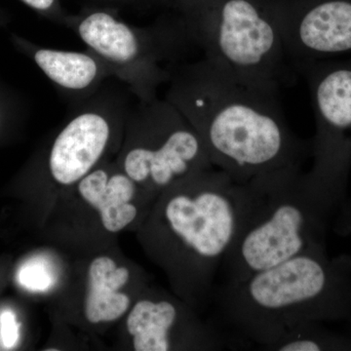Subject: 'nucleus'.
Segmentation results:
<instances>
[{
  "instance_id": "4468645a",
  "label": "nucleus",
  "mask_w": 351,
  "mask_h": 351,
  "mask_svg": "<svg viewBox=\"0 0 351 351\" xmlns=\"http://www.w3.org/2000/svg\"><path fill=\"white\" fill-rule=\"evenodd\" d=\"M18 282L32 292H45L55 284L54 270L47 261L34 258L23 263L17 274Z\"/></svg>"
},
{
  "instance_id": "9d476101",
  "label": "nucleus",
  "mask_w": 351,
  "mask_h": 351,
  "mask_svg": "<svg viewBox=\"0 0 351 351\" xmlns=\"http://www.w3.org/2000/svg\"><path fill=\"white\" fill-rule=\"evenodd\" d=\"M12 43L55 86L73 98L87 100L104 80L112 77L105 62L90 50L80 52L43 47L17 34H12Z\"/></svg>"
},
{
  "instance_id": "f03ea898",
  "label": "nucleus",
  "mask_w": 351,
  "mask_h": 351,
  "mask_svg": "<svg viewBox=\"0 0 351 351\" xmlns=\"http://www.w3.org/2000/svg\"><path fill=\"white\" fill-rule=\"evenodd\" d=\"M253 202L250 182L241 184L211 168L161 193L154 217L158 257L189 301L206 302L226 254Z\"/></svg>"
},
{
  "instance_id": "dca6fc26",
  "label": "nucleus",
  "mask_w": 351,
  "mask_h": 351,
  "mask_svg": "<svg viewBox=\"0 0 351 351\" xmlns=\"http://www.w3.org/2000/svg\"><path fill=\"white\" fill-rule=\"evenodd\" d=\"M27 6L38 11V12L48 14L55 12V7H56V0H21Z\"/></svg>"
},
{
  "instance_id": "f8f14e48",
  "label": "nucleus",
  "mask_w": 351,
  "mask_h": 351,
  "mask_svg": "<svg viewBox=\"0 0 351 351\" xmlns=\"http://www.w3.org/2000/svg\"><path fill=\"white\" fill-rule=\"evenodd\" d=\"M181 307L168 299L142 300L134 306L127 329L133 336L136 351H167L174 348L176 337L184 325L200 324L197 320L182 323Z\"/></svg>"
},
{
  "instance_id": "f3484780",
  "label": "nucleus",
  "mask_w": 351,
  "mask_h": 351,
  "mask_svg": "<svg viewBox=\"0 0 351 351\" xmlns=\"http://www.w3.org/2000/svg\"><path fill=\"white\" fill-rule=\"evenodd\" d=\"M11 113H15L13 101L0 92V128Z\"/></svg>"
},
{
  "instance_id": "39448f33",
  "label": "nucleus",
  "mask_w": 351,
  "mask_h": 351,
  "mask_svg": "<svg viewBox=\"0 0 351 351\" xmlns=\"http://www.w3.org/2000/svg\"><path fill=\"white\" fill-rule=\"evenodd\" d=\"M64 24L105 62L112 77L128 85L138 101L158 98L159 88L170 82L179 66L182 50L193 44L181 19L140 29L105 11H93Z\"/></svg>"
},
{
  "instance_id": "0eeeda50",
  "label": "nucleus",
  "mask_w": 351,
  "mask_h": 351,
  "mask_svg": "<svg viewBox=\"0 0 351 351\" xmlns=\"http://www.w3.org/2000/svg\"><path fill=\"white\" fill-rule=\"evenodd\" d=\"M304 78L315 117V165L309 181L320 182L343 172L351 152V57L291 62Z\"/></svg>"
},
{
  "instance_id": "f257e3e1",
  "label": "nucleus",
  "mask_w": 351,
  "mask_h": 351,
  "mask_svg": "<svg viewBox=\"0 0 351 351\" xmlns=\"http://www.w3.org/2000/svg\"><path fill=\"white\" fill-rule=\"evenodd\" d=\"M166 100L197 132L215 168L248 184L301 168L306 145L288 125L278 96L240 82L205 58L178 66Z\"/></svg>"
},
{
  "instance_id": "6e6552de",
  "label": "nucleus",
  "mask_w": 351,
  "mask_h": 351,
  "mask_svg": "<svg viewBox=\"0 0 351 351\" xmlns=\"http://www.w3.org/2000/svg\"><path fill=\"white\" fill-rule=\"evenodd\" d=\"M128 112L115 96L94 94L85 100L51 145L47 170L53 181L71 186L96 168L124 130Z\"/></svg>"
},
{
  "instance_id": "9b49d317",
  "label": "nucleus",
  "mask_w": 351,
  "mask_h": 351,
  "mask_svg": "<svg viewBox=\"0 0 351 351\" xmlns=\"http://www.w3.org/2000/svg\"><path fill=\"white\" fill-rule=\"evenodd\" d=\"M77 184L78 193L98 210L108 232H120L137 218V208L131 204L137 184L123 170L98 165Z\"/></svg>"
},
{
  "instance_id": "2eb2a0df",
  "label": "nucleus",
  "mask_w": 351,
  "mask_h": 351,
  "mask_svg": "<svg viewBox=\"0 0 351 351\" xmlns=\"http://www.w3.org/2000/svg\"><path fill=\"white\" fill-rule=\"evenodd\" d=\"M0 338L7 350H11L19 341L20 325L11 309H4L0 313Z\"/></svg>"
},
{
  "instance_id": "7ed1b4c3",
  "label": "nucleus",
  "mask_w": 351,
  "mask_h": 351,
  "mask_svg": "<svg viewBox=\"0 0 351 351\" xmlns=\"http://www.w3.org/2000/svg\"><path fill=\"white\" fill-rule=\"evenodd\" d=\"M180 2L189 39L215 66L276 96L294 82L271 0Z\"/></svg>"
},
{
  "instance_id": "1a4fd4ad",
  "label": "nucleus",
  "mask_w": 351,
  "mask_h": 351,
  "mask_svg": "<svg viewBox=\"0 0 351 351\" xmlns=\"http://www.w3.org/2000/svg\"><path fill=\"white\" fill-rule=\"evenodd\" d=\"M290 61L351 57V0H271Z\"/></svg>"
},
{
  "instance_id": "423d86ee",
  "label": "nucleus",
  "mask_w": 351,
  "mask_h": 351,
  "mask_svg": "<svg viewBox=\"0 0 351 351\" xmlns=\"http://www.w3.org/2000/svg\"><path fill=\"white\" fill-rule=\"evenodd\" d=\"M120 168L137 184L162 193L189 176L214 168L202 140L164 99L138 101L127 114Z\"/></svg>"
},
{
  "instance_id": "ddd939ff",
  "label": "nucleus",
  "mask_w": 351,
  "mask_h": 351,
  "mask_svg": "<svg viewBox=\"0 0 351 351\" xmlns=\"http://www.w3.org/2000/svg\"><path fill=\"white\" fill-rule=\"evenodd\" d=\"M129 276V270L117 267L110 258L99 257L92 261L84 308L89 322H112L126 313L130 299L119 290L128 282Z\"/></svg>"
},
{
  "instance_id": "20e7f679",
  "label": "nucleus",
  "mask_w": 351,
  "mask_h": 351,
  "mask_svg": "<svg viewBox=\"0 0 351 351\" xmlns=\"http://www.w3.org/2000/svg\"><path fill=\"white\" fill-rule=\"evenodd\" d=\"M253 202L219 269L217 285L243 282L253 274L315 250L316 186L302 168L250 182Z\"/></svg>"
}]
</instances>
